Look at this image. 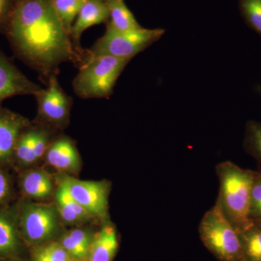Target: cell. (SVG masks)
I'll return each instance as SVG.
<instances>
[{
	"label": "cell",
	"instance_id": "cell-8",
	"mask_svg": "<svg viewBox=\"0 0 261 261\" xmlns=\"http://www.w3.org/2000/svg\"><path fill=\"white\" fill-rule=\"evenodd\" d=\"M61 181L70 195L91 216L106 217L108 212L109 185L105 181H81L64 176Z\"/></svg>",
	"mask_w": 261,
	"mask_h": 261
},
{
	"label": "cell",
	"instance_id": "cell-9",
	"mask_svg": "<svg viewBox=\"0 0 261 261\" xmlns=\"http://www.w3.org/2000/svg\"><path fill=\"white\" fill-rule=\"evenodd\" d=\"M29 80L0 49V106L5 99L18 95H35L42 90Z\"/></svg>",
	"mask_w": 261,
	"mask_h": 261
},
{
	"label": "cell",
	"instance_id": "cell-29",
	"mask_svg": "<svg viewBox=\"0 0 261 261\" xmlns=\"http://www.w3.org/2000/svg\"><path fill=\"white\" fill-rule=\"evenodd\" d=\"M17 1H18V0H17Z\"/></svg>",
	"mask_w": 261,
	"mask_h": 261
},
{
	"label": "cell",
	"instance_id": "cell-25",
	"mask_svg": "<svg viewBox=\"0 0 261 261\" xmlns=\"http://www.w3.org/2000/svg\"><path fill=\"white\" fill-rule=\"evenodd\" d=\"M250 218L254 222L261 223V173L255 171L250 197Z\"/></svg>",
	"mask_w": 261,
	"mask_h": 261
},
{
	"label": "cell",
	"instance_id": "cell-12",
	"mask_svg": "<svg viewBox=\"0 0 261 261\" xmlns=\"http://www.w3.org/2000/svg\"><path fill=\"white\" fill-rule=\"evenodd\" d=\"M48 163L56 169L74 172L80 168V154L73 141L60 137L51 141L47 150Z\"/></svg>",
	"mask_w": 261,
	"mask_h": 261
},
{
	"label": "cell",
	"instance_id": "cell-6",
	"mask_svg": "<svg viewBox=\"0 0 261 261\" xmlns=\"http://www.w3.org/2000/svg\"><path fill=\"white\" fill-rule=\"evenodd\" d=\"M46 86L34 95L38 104V118L44 126L62 128L69 121L73 99L62 89L58 75L51 76Z\"/></svg>",
	"mask_w": 261,
	"mask_h": 261
},
{
	"label": "cell",
	"instance_id": "cell-3",
	"mask_svg": "<svg viewBox=\"0 0 261 261\" xmlns=\"http://www.w3.org/2000/svg\"><path fill=\"white\" fill-rule=\"evenodd\" d=\"M130 60L99 56L86 60L73 81V91L82 99L110 97Z\"/></svg>",
	"mask_w": 261,
	"mask_h": 261
},
{
	"label": "cell",
	"instance_id": "cell-14",
	"mask_svg": "<svg viewBox=\"0 0 261 261\" xmlns=\"http://www.w3.org/2000/svg\"><path fill=\"white\" fill-rule=\"evenodd\" d=\"M58 212L62 219L69 224H78L87 221L91 215L70 195L66 185L61 181L56 192Z\"/></svg>",
	"mask_w": 261,
	"mask_h": 261
},
{
	"label": "cell",
	"instance_id": "cell-28",
	"mask_svg": "<svg viewBox=\"0 0 261 261\" xmlns=\"http://www.w3.org/2000/svg\"><path fill=\"white\" fill-rule=\"evenodd\" d=\"M0 261H11V260H5V259L0 258Z\"/></svg>",
	"mask_w": 261,
	"mask_h": 261
},
{
	"label": "cell",
	"instance_id": "cell-10",
	"mask_svg": "<svg viewBox=\"0 0 261 261\" xmlns=\"http://www.w3.org/2000/svg\"><path fill=\"white\" fill-rule=\"evenodd\" d=\"M109 10L104 0H86L79 12L70 32V39L77 54L84 63L85 50L81 46V38L87 29L109 21Z\"/></svg>",
	"mask_w": 261,
	"mask_h": 261
},
{
	"label": "cell",
	"instance_id": "cell-23",
	"mask_svg": "<svg viewBox=\"0 0 261 261\" xmlns=\"http://www.w3.org/2000/svg\"><path fill=\"white\" fill-rule=\"evenodd\" d=\"M245 23L261 37V0H238Z\"/></svg>",
	"mask_w": 261,
	"mask_h": 261
},
{
	"label": "cell",
	"instance_id": "cell-17",
	"mask_svg": "<svg viewBox=\"0 0 261 261\" xmlns=\"http://www.w3.org/2000/svg\"><path fill=\"white\" fill-rule=\"evenodd\" d=\"M92 238L87 231L73 229L61 239V244L74 260H84L89 257Z\"/></svg>",
	"mask_w": 261,
	"mask_h": 261
},
{
	"label": "cell",
	"instance_id": "cell-21",
	"mask_svg": "<svg viewBox=\"0 0 261 261\" xmlns=\"http://www.w3.org/2000/svg\"><path fill=\"white\" fill-rule=\"evenodd\" d=\"M38 134V126L27 127L20 135L15 147V153L17 159L23 164H32L37 160L34 153L36 140Z\"/></svg>",
	"mask_w": 261,
	"mask_h": 261
},
{
	"label": "cell",
	"instance_id": "cell-4",
	"mask_svg": "<svg viewBox=\"0 0 261 261\" xmlns=\"http://www.w3.org/2000/svg\"><path fill=\"white\" fill-rule=\"evenodd\" d=\"M164 33L163 29H150L143 27L121 32L106 23L104 35L85 50L84 63L86 60L99 56H111L132 61L139 53L158 42Z\"/></svg>",
	"mask_w": 261,
	"mask_h": 261
},
{
	"label": "cell",
	"instance_id": "cell-2",
	"mask_svg": "<svg viewBox=\"0 0 261 261\" xmlns=\"http://www.w3.org/2000/svg\"><path fill=\"white\" fill-rule=\"evenodd\" d=\"M219 193L216 202L238 232L252 224L250 218V197L255 171L243 169L230 161L216 166Z\"/></svg>",
	"mask_w": 261,
	"mask_h": 261
},
{
	"label": "cell",
	"instance_id": "cell-27",
	"mask_svg": "<svg viewBox=\"0 0 261 261\" xmlns=\"http://www.w3.org/2000/svg\"><path fill=\"white\" fill-rule=\"evenodd\" d=\"M9 190V184H8V178L0 172V202L4 200L5 197L8 193Z\"/></svg>",
	"mask_w": 261,
	"mask_h": 261
},
{
	"label": "cell",
	"instance_id": "cell-7",
	"mask_svg": "<svg viewBox=\"0 0 261 261\" xmlns=\"http://www.w3.org/2000/svg\"><path fill=\"white\" fill-rule=\"evenodd\" d=\"M58 213L50 205L29 203L24 206L21 228L25 240L38 244L53 238L58 228Z\"/></svg>",
	"mask_w": 261,
	"mask_h": 261
},
{
	"label": "cell",
	"instance_id": "cell-20",
	"mask_svg": "<svg viewBox=\"0 0 261 261\" xmlns=\"http://www.w3.org/2000/svg\"><path fill=\"white\" fill-rule=\"evenodd\" d=\"M86 0H51V4L56 10L66 32L69 34L79 12Z\"/></svg>",
	"mask_w": 261,
	"mask_h": 261
},
{
	"label": "cell",
	"instance_id": "cell-22",
	"mask_svg": "<svg viewBox=\"0 0 261 261\" xmlns=\"http://www.w3.org/2000/svg\"><path fill=\"white\" fill-rule=\"evenodd\" d=\"M244 148L261 166V123L249 121L245 126Z\"/></svg>",
	"mask_w": 261,
	"mask_h": 261
},
{
	"label": "cell",
	"instance_id": "cell-11",
	"mask_svg": "<svg viewBox=\"0 0 261 261\" xmlns=\"http://www.w3.org/2000/svg\"><path fill=\"white\" fill-rule=\"evenodd\" d=\"M30 126L20 115L0 110V161L8 159L15 152L20 135Z\"/></svg>",
	"mask_w": 261,
	"mask_h": 261
},
{
	"label": "cell",
	"instance_id": "cell-5",
	"mask_svg": "<svg viewBox=\"0 0 261 261\" xmlns=\"http://www.w3.org/2000/svg\"><path fill=\"white\" fill-rule=\"evenodd\" d=\"M201 241L220 261H245L240 236L219 204L204 214L198 228Z\"/></svg>",
	"mask_w": 261,
	"mask_h": 261
},
{
	"label": "cell",
	"instance_id": "cell-1",
	"mask_svg": "<svg viewBox=\"0 0 261 261\" xmlns=\"http://www.w3.org/2000/svg\"><path fill=\"white\" fill-rule=\"evenodd\" d=\"M5 34L16 56L37 71L45 85L58 75L62 63L82 66V58L51 0H18Z\"/></svg>",
	"mask_w": 261,
	"mask_h": 261
},
{
	"label": "cell",
	"instance_id": "cell-16",
	"mask_svg": "<svg viewBox=\"0 0 261 261\" xmlns=\"http://www.w3.org/2000/svg\"><path fill=\"white\" fill-rule=\"evenodd\" d=\"M20 247L14 221L8 215L0 212V257L14 256L20 251Z\"/></svg>",
	"mask_w": 261,
	"mask_h": 261
},
{
	"label": "cell",
	"instance_id": "cell-13",
	"mask_svg": "<svg viewBox=\"0 0 261 261\" xmlns=\"http://www.w3.org/2000/svg\"><path fill=\"white\" fill-rule=\"evenodd\" d=\"M118 247L116 229L106 224L94 237L89 249V261H112Z\"/></svg>",
	"mask_w": 261,
	"mask_h": 261
},
{
	"label": "cell",
	"instance_id": "cell-19",
	"mask_svg": "<svg viewBox=\"0 0 261 261\" xmlns=\"http://www.w3.org/2000/svg\"><path fill=\"white\" fill-rule=\"evenodd\" d=\"M244 260L261 261V223L254 222L239 232Z\"/></svg>",
	"mask_w": 261,
	"mask_h": 261
},
{
	"label": "cell",
	"instance_id": "cell-15",
	"mask_svg": "<svg viewBox=\"0 0 261 261\" xmlns=\"http://www.w3.org/2000/svg\"><path fill=\"white\" fill-rule=\"evenodd\" d=\"M109 10L107 23L116 30L126 32L142 28L135 15L125 4L124 0H104Z\"/></svg>",
	"mask_w": 261,
	"mask_h": 261
},
{
	"label": "cell",
	"instance_id": "cell-24",
	"mask_svg": "<svg viewBox=\"0 0 261 261\" xmlns=\"http://www.w3.org/2000/svg\"><path fill=\"white\" fill-rule=\"evenodd\" d=\"M32 261H74L61 243L46 244L36 249Z\"/></svg>",
	"mask_w": 261,
	"mask_h": 261
},
{
	"label": "cell",
	"instance_id": "cell-26",
	"mask_svg": "<svg viewBox=\"0 0 261 261\" xmlns=\"http://www.w3.org/2000/svg\"><path fill=\"white\" fill-rule=\"evenodd\" d=\"M17 0H0V33L5 34L14 12Z\"/></svg>",
	"mask_w": 261,
	"mask_h": 261
},
{
	"label": "cell",
	"instance_id": "cell-18",
	"mask_svg": "<svg viewBox=\"0 0 261 261\" xmlns=\"http://www.w3.org/2000/svg\"><path fill=\"white\" fill-rule=\"evenodd\" d=\"M22 187L27 195L37 199L46 198L53 190L51 178L47 173L41 171L25 173L22 180Z\"/></svg>",
	"mask_w": 261,
	"mask_h": 261
}]
</instances>
